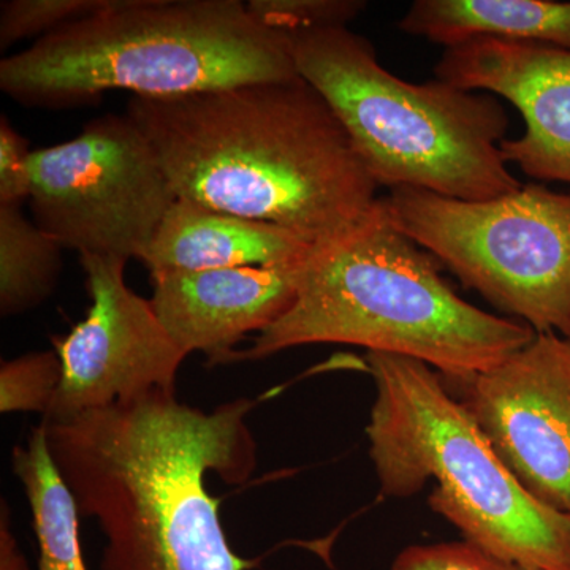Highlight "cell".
I'll list each match as a JSON object with an SVG mask.
<instances>
[{
  "mask_svg": "<svg viewBox=\"0 0 570 570\" xmlns=\"http://www.w3.org/2000/svg\"><path fill=\"white\" fill-rule=\"evenodd\" d=\"M254 401L212 412L153 390L69 420H41L48 448L80 515L105 538L100 570H249L228 543L216 472L232 485L257 466L247 425Z\"/></svg>",
  "mask_w": 570,
  "mask_h": 570,
  "instance_id": "cell-1",
  "label": "cell"
},
{
  "mask_svg": "<svg viewBox=\"0 0 570 570\" xmlns=\"http://www.w3.org/2000/svg\"><path fill=\"white\" fill-rule=\"evenodd\" d=\"M126 116L176 198L279 225L309 245L344 234L379 200L343 122L302 77L132 96Z\"/></svg>",
  "mask_w": 570,
  "mask_h": 570,
  "instance_id": "cell-2",
  "label": "cell"
},
{
  "mask_svg": "<svg viewBox=\"0 0 570 570\" xmlns=\"http://www.w3.org/2000/svg\"><path fill=\"white\" fill-rule=\"evenodd\" d=\"M441 268L392 223L379 197L344 234L311 247L287 313L225 363L255 362L307 344H351L464 379L531 343V326L464 302Z\"/></svg>",
  "mask_w": 570,
  "mask_h": 570,
  "instance_id": "cell-3",
  "label": "cell"
},
{
  "mask_svg": "<svg viewBox=\"0 0 570 570\" xmlns=\"http://www.w3.org/2000/svg\"><path fill=\"white\" fill-rule=\"evenodd\" d=\"M296 77L287 37L239 0H112L0 62V89L40 108L115 89L165 99Z\"/></svg>",
  "mask_w": 570,
  "mask_h": 570,
  "instance_id": "cell-4",
  "label": "cell"
},
{
  "mask_svg": "<svg viewBox=\"0 0 570 570\" xmlns=\"http://www.w3.org/2000/svg\"><path fill=\"white\" fill-rule=\"evenodd\" d=\"M376 385L370 455L387 498L436 480L431 509L466 542L527 570H570V515L531 498L444 379L409 356L367 352Z\"/></svg>",
  "mask_w": 570,
  "mask_h": 570,
  "instance_id": "cell-5",
  "label": "cell"
},
{
  "mask_svg": "<svg viewBox=\"0 0 570 570\" xmlns=\"http://www.w3.org/2000/svg\"><path fill=\"white\" fill-rule=\"evenodd\" d=\"M287 39L299 77L335 111L379 187L466 202L520 189L501 151L509 116L497 97L397 78L348 28Z\"/></svg>",
  "mask_w": 570,
  "mask_h": 570,
  "instance_id": "cell-6",
  "label": "cell"
},
{
  "mask_svg": "<svg viewBox=\"0 0 570 570\" xmlns=\"http://www.w3.org/2000/svg\"><path fill=\"white\" fill-rule=\"evenodd\" d=\"M392 223L466 288L535 333L570 340V194L521 184L491 200L390 190Z\"/></svg>",
  "mask_w": 570,
  "mask_h": 570,
  "instance_id": "cell-7",
  "label": "cell"
},
{
  "mask_svg": "<svg viewBox=\"0 0 570 570\" xmlns=\"http://www.w3.org/2000/svg\"><path fill=\"white\" fill-rule=\"evenodd\" d=\"M33 223L63 249L141 261L176 195L127 116L91 119L77 137L36 149Z\"/></svg>",
  "mask_w": 570,
  "mask_h": 570,
  "instance_id": "cell-8",
  "label": "cell"
},
{
  "mask_svg": "<svg viewBox=\"0 0 570 570\" xmlns=\"http://www.w3.org/2000/svg\"><path fill=\"white\" fill-rule=\"evenodd\" d=\"M91 307L66 336H52L62 377L43 420H69L135 400L153 390L176 392L186 354L160 324L151 299L126 283L127 262L80 255Z\"/></svg>",
  "mask_w": 570,
  "mask_h": 570,
  "instance_id": "cell-9",
  "label": "cell"
},
{
  "mask_svg": "<svg viewBox=\"0 0 570 570\" xmlns=\"http://www.w3.org/2000/svg\"><path fill=\"white\" fill-rule=\"evenodd\" d=\"M444 379L523 490L570 515V340L535 333L499 365Z\"/></svg>",
  "mask_w": 570,
  "mask_h": 570,
  "instance_id": "cell-10",
  "label": "cell"
},
{
  "mask_svg": "<svg viewBox=\"0 0 570 570\" xmlns=\"http://www.w3.org/2000/svg\"><path fill=\"white\" fill-rule=\"evenodd\" d=\"M436 78L512 104L527 129L501 142L508 164L539 181L570 184V51L475 39L448 48Z\"/></svg>",
  "mask_w": 570,
  "mask_h": 570,
  "instance_id": "cell-11",
  "label": "cell"
},
{
  "mask_svg": "<svg viewBox=\"0 0 570 570\" xmlns=\"http://www.w3.org/2000/svg\"><path fill=\"white\" fill-rule=\"evenodd\" d=\"M296 265L239 266L154 276L151 305L184 354L227 362L249 333H262L295 302Z\"/></svg>",
  "mask_w": 570,
  "mask_h": 570,
  "instance_id": "cell-12",
  "label": "cell"
},
{
  "mask_svg": "<svg viewBox=\"0 0 570 570\" xmlns=\"http://www.w3.org/2000/svg\"><path fill=\"white\" fill-rule=\"evenodd\" d=\"M309 243L279 225L176 198L141 257L149 275L296 265Z\"/></svg>",
  "mask_w": 570,
  "mask_h": 570,
  "instance_id": "cell-13",
  "label": "cell"
},
{
  "mask_svg": "<svg viewBox=\"0 0 570 570\" xmlns=\"http://www.w3.org/2000/svg\"><path fill=\"white\" fill-rule=\"evenodd\" d=\"M397 26L445 50L497 39L570 51V2L557 0H415Z\"/></svg>",
  "mask_w": 570,
  "mask_h": 570,
  "instance_id": "cell-14",
  "label": "cell"
},
{
  "mask_svg": "<svg viewBox=\"0 0 570 570\" xmlns=\"http://www.w3.org/2000/svg\"><path fill=\"white\" fill-rule=\"evenodd\" d=\"M13 471L31 505L39 570H88L78 528L80 512L52 461L41 423L32 431L28 445L14 448Z\"/></svg>",
  "mask_w": 570,
  "mask_h": 570,
  "instance_id": "cell-15",
  "label": "cell"
},
{
  "mask_svg": "<svg viewBox=\"0 0 570 570\" xmlns=\"http://www.w3.org/2000/svg\"><path fill=\"white\" fill-rule=\"evenodd\" d=\"M63 247L22 212L0 205V313L20 316L43 305L58 287Z\"/></svg>",
  "mask_w": 570,
  "mask_h": 570,
  "instance_id": "cell-16",
  "label": "cell"
},
{
  "mask_svg": "<svg viewBox=\"0 0 570 570\" xmlns=\"http://www.w3.org/2000/svg\"><path fill=\"white\" fill-rule=\"evenodd\" d=\"M61 377V360L56 351L32 352L3 362L0 370V411L2 414H47Z\"/></svg>",
  "mask_w": 570,
  "mask_h": 570,
  "instance_id": "cell-17",
  "label": "cell"
},
{
  "mask_svg": "<svg viewBox=\"0 0 570 570\" xmlns=\"http://www.w3.org/2000/svg\"><path fill=\"white\" fill-rule=\"evenodd\" d=\"M246 6L255 20L285 37L348 28L366 9L362 0H249Z\"/></svg>",
  "mask_w": 570,
  "mask_h": 570,
  "instance_id": "cell-18",
  "label": "cell"
},
{
  "mask_svg": "<svg viewBox=\"0 0 570 570\" xmlns=\"http://www.w3.org/2000/svg\"><path fill=\"white\" fill-rule=\"evenodd\" d=\"M112 0H3L0 3V48L17 41L48 36L97 11Z\"/></svg>",
  "mask_w": 570,
  "mask_h": 570,
  "instance_id": "cell-19",
  "label": "cell"
},
{
  "mask_svg": "<svg viewBox=\"0 0 570 570\" xmlns=\"http://www.w3.org/2000/svg\"><path fill=\"white\" fill-rule=\"evenodd\" d=\"M392 570H527L480 550L466 540L461 542L411 546L393 561Z\"/></svg>",
  "mask_w": 570,
  "mask_h": 570,
  "instance_id": "cell-20",
  "label": "cell"
},
{
  "mask_svg": "<svg viewBox=\"0 0 570 570\" xmlns=\"http://www.w3.org/2000/svg\"><path fill=\"white\" fill-rule=\"evenodd\" d=\"M32 149L13 129L9 118L0 119V205H22L31 197Z\"/></svg>",
  "mask_w": 570,
  "mask_h": 570,
  "instance_id": "cell-21",
  "label": "cell"
},
{
  "mask_svg": "<svg viewBox=\"0 0 570 570\" xmlns=\"http://www.w3.org/2000/svg\"><path fill=\"white\" fill-rule=\"evenodd\" d=\"M0 570H29L24 554L11 532L9 505L2 502L0 515Z\"/></svg>",
  "mask_w": 570,
  "mask_h": 570,
  "instance_id": "cell-22",
  "label": "cell"
}]
</instances>
